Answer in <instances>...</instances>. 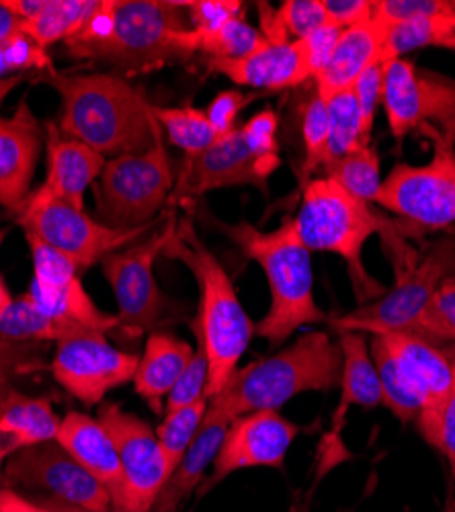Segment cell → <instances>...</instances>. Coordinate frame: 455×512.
Instances as JSON below:
<instances>
[{"label":"cell","mask_w":455,"mask_h":512,"mask_svg":"<svg viewBox=\"0 0 455 512\" xmlns=\"http://www.w3.org/2000/svg\"><path fill=\"white\" fill-rule=\"evenodd\" d=\"M339 35H341V29H337L335 25L328 23V25L316 29L314 33H310L308 37L298 39L314 76L324 68L330 54H333L337 41H339Z\"/></svg>","instance_id":"f907efd6"},{"label":"cell","mask_w":455,"mask_h":512,"mask_svg":"<svg viewBox=\"0 0 455 512\" xmlns=\"http://www.w3.org/2000/svg\"><path fill=\"white\" fill-rule=\"evenodd\" d=\"M388 25L380 19L349 27L341 31L337 46L324 68L314 76L312 84L320 97L353 89L357 78L384 58Z\"/></svg>","instance_id":"7402d4cb"},{"label":"cell","mask_w":455,"mask_h":512,"mask_svg":"<svg viewBox=\"0 0 455 512\" xmlns=\"http://www.w3.org/2000/svg\"><path fill=\"white\" fill-rule=\"evenodd\" d=\"M208 408H210V402L201 400L173 412H164V418L156 429V437L162 451L167 453L169 461L175 467L183 459L191 443L195 441L203 424V418L208 414Z\"/></svg>","instance_id":"f35d334b"},{"label":"cell","mask_w":455,"mask_h":512,"mask_svg":"<svg viewBox=\"0 0 455 512\" xmlns=\"http://www.w3.org/2000/svg\"><path fill=\"white\" fill-rule=\"evenodd\" d=\"M210 220L244 256L265 271L271 306L255 326V334L265 338L271 349L283 345L304 326L328 322L314 297L312 252L302 242L294 218H287L271 232H263L248 222L226 224L218 218Z\"/></svg>","instance_id":"3957f363"},{"label":"cell","mask_w":455,"mask_h":512,"mask_svg":"<svg viewBox=\"0 0 455 512\" xmlns=\"http://www.w3.org/2000/svg\"><path fill=\"white\" fill-rule=\"evenodd\" d=\"M277 13L287 37L292 41L304 39L316 29L328 25L324 0H285Z\"/></svg>","instance_id":"ee69618b"},{"label":"cell","mask_w":455,"mask_h":512,"mask_svg":"<svg viewBox=\"0 0 455 512\" xmlns=\"http://www.w3.org/2000/svg\"><path fill=\"white\" fill-rule=\"evenodd\" d=\"M3 482L5 488L48 498V506L58 510L113 512L109 490L58 441L25 447L9 455L3 465Z\"/></svg>","instance_id":"7c38bea8"},{"label":"cell","mask_w":455,"mask_h":512,"mask_svg":"<svg viewBox=\"0 0 455 512\" xmlns=\"http://www.w3.org/2000/svg\"><path fill=\"white\" fill-rule=\"evenodd\" d=\"M64 46L72 58L107 64L128 80L199 54L187 3L169 0H99Z\"/></svg>","instance_id":"6da1fadb"},{"label":"cell","mask_w":455,"mask_h":512,"mask_svg":"<svg viewBox=\"0 0 455 512\" xmlns=\"http://www.w3.org/2000/svg\"><path fill=\"white\" fill-rule=\"evenodd\" d=\"M154 117L167 140L187 158L205 152L218 140L205 109L154 105Z\"/></svg>","instance_id":"4dcf8cb0"},{"label":"cell","mask_w":455,"mask_h":512,"mask_svg":"<svg viewBox=\"0 0 455 512\" xmlns=\"http://www.w3.org/2000/svg\"><path fill=\"white\" fill-rule=\"evenodd\" d=\"M339 512H347V510H339Z\"/></svg>","instance_id":"6125c7cd"},{"label":"cell","mask_w":455,"mask_h":512,"mask_svg":"<svg viewBox=\"0 0 455 512\" xmlns=\"http://www.w3.org/2000/svg\"><path fill=\"white\" fill-rule=\"evenodd\" d=\"M382 107L392 136L402 142L423 127L455 136V80L433 70H419L412 60L386 64Z\"/></svg>","instance_id":"5bb4252c"},{"label":"cell","mask_w":455,"mask_h":512,"mask_svg":"<svg viewBox=\"0 0 455 512\" xmlns=\"http://www.w3.org/2000/svg\"><path fill=\"white\" fill-rule=\"evenodd\" d=\"M175 179L162 140L146 154L109 158L95 187L97 220L113 230H138L154 224L169 203Z\"/></svg>","instance_id":"52a82bcc"},{"label":"cell","mask_w":455,"mask_h":512,"mask_svg":"<svg viewBox=\"0 0 455 512\" xmlns=\"http://www.w3.org/2000/svg\"><path fill=\"white\" fill-rule=\"evenodd\" d=\"M21 29V21L15 19L5 7H0V39H5Z\"/></svg>","instance_id":"db71d44e"},{"label":"cell","mask_w":455,"mask_h":512,"mask_svg":"<svg viewBox=\"0 0 455 512\" xmlns=\"http://www.w3.org/2000/svg\"><path fill=\"white\" fill-rule=\"evenodd\" d=\"M310 502H312V498L308 496V498H306V502H304V506H302L298 512H308V506H310Z\"/></svg>","instance_id":"91938a15"},{"label":"cell","mask_w":455,"mask_h":512,"mask_svg":"<svg viewBox=\"0 0 455 512\" xmlns=\"http://www.w3.org/2000/svg\"><path fill=\"white\" fill-rule=\"evenodd\" d=\"M404 332L417 334L443 349L455 347V275L437 287L419 320Z\"/></svg>","instance_id":"74e56055"},{"label":"cell","mask_w":455,"mask_h":512,"mask_svg":"<svg viewBox=\"0 0 455 512\" xmlns=\"http://www.w3.org/2000/svg\"><path fill=\"white\" fill-rule=\"evenodd\" d=\"M80 324L54 318L41 312L27 293L13 300L7 314L0 318V340L7 343H64V340L93 334Z\"/></svg>","instance_id":"f1b7e54d"},{"label":"cell","mask_w":455,"mask_h":512,"mask_svg":"<svg viewBox=\"0 0 455 512\" xmlns=\"http://www.w3.org/2000/svg\"><path fill=\"white\" fill-rule=\"evenodd\" d=\"M453 13V0H374V17L388 27L417 17Z\"/></svg>","instance_id":"f6af8a7d"},{"label":"cell","mask_w":455,"mask_h":512,"mask_svg":"<svg viewBox=\"0 0 455 512\" xmlns=\"http://www.w3.org/2000/svg\"><path fill=\"white\" fill-rule=\"evenodd\" d=\"M339 334V347L343 351L341 375V404L335 412L339 424L351 406L376 408L382 406V386L374 359H371L367 336L351 330H335Z\"/></svg>","instance_id":"83f0119b"},{"label":"cell","mask_w":455,"mask_h":512,"mask_svg":"<svg viewBox=\"0 0 455 512\" xmlns=\"http://www.w3.org/2000/svg\"><path fill=\"white\" fill-rule=\"evenodd\" d=\"M0 367H3V365H0ZM15 392H17V390L13 388V383L9 381L7 373H5L3 369H0V418H3V414H5V410H7V406H9V402H11V398H13ZM5 461H7V455L0 453V469H3Z\"/></svg>","instance_id":"f5cc1de1"},{"label":"cell","mask_w":455,"mask_h":512,"mask_svg":"<svg viewBox=\"0 0 455 512\" xmlns=\"http://www.w3.org/2000/svg\"><path fill=\"white\" fill-rule=\"evenodd\" d=\"M140 357L109 345L107 334L93 332L56 345L52 375L85 406L103 404L105 396L134 381Z\"/></svg>","instance_id":"9a60e30c"},{"label":"cell","mask_w":455,"mask_h":512,"mask_svg":"<svg viewBox=\"0 0 455 512\" xmlns=\"http://www.w3.org/2000/svg\"><path fill=\"white\" fill-rule=\"evenodd\" d=\"M322 177L337 181L345 191L355 195L357 199L374 205L380 189H382V164L376 146H367L357 152L343 156L341 160L330 162Z\"/></svg>","instance_id":"1f68e13d"},{"label":"cell","mask_w":455,"mask_h":512,"mask_svg":"<svg viewBox=\"0 0 455 512\" xmlns=\"http://www.w3.org/2000/svg\"><path fill=\"white\" fill-rule=\"evenodd\" d=\"M205 392H208V359H205L201 347H197L187 369L175 383V388L171 390L167 400H164V412H173L195 402L208 400Z\"/></svg>","instance_id":"7bdbcfd3"},{"label":"cell","mask_w":455,"mask_h":512,"mask_svg":"<svg viewBox=\"0 0 455 512\" xmlns=\"http://www.w3.org/2000/svg\"><path fill=\"white\" fill-rule=\"evenodd\" d=\"M193 355L195 349L187 340L167 330H154L148 334L132 383L138 396L146 400L154 412H164V400L175 388Z\"/></svg>","instance_id":"d4e9b609"},{"label":"cell","mask_w":455,"mask_h":512,"mask_svg":"<svg viewBox=\"0 0 455 512\" xmlns=\"http://www.w3.org/2000/svg\"><path fill=\"white\" fill-rule=\"evenodd\" d=\"M238 132L255 156L271 162H281L279 158V115L273 109H263L238 125Z\"/></svg>","instance_id":"b9f144b4"},{"label":"cell","mask_w":455,"mask_h":512,"mask_svg":"<svg viewBox=\"0 0 455 512\" xmlns=\"http://www.w3.org/2000/svg\"><path fill=\"white\" fill-rule=\"evenodd\" d=\"M7 234H9V228H0V248H3Z\"/></svg>","instance_id":"680465c9"},{"label":"cell","mask_w":455,"mask_h":512,"mask_svg":"<svg viewBox=\"0 0 455 512\" xmlns=\"http://www.w3.org/2000/svg\"><path fill=\"white\" fill-rule=\"evenodd\" d=\"M62 418L50 400L13 394L3 418H0V453L7 457L33 445L56 441Z\"/></svg>","instance_id":"4316f807"},{"label":"cell","mask_w":455,"mask_h":512,"mask_svg":"<svg viewBox=\"0 0 455 512\" xmlns=\"http://www.w3.org/2000/svg\"><path fill=\"white\" fill-rule=\"evenodd\" d=\"M210 72L222 74L236 87L253 89V93H277L285 89H298L314 72L304 56L300 41L267 44L263 50L242 60H212L205 58Z\"/></svg>","instance_id":"ffe728a7"},{"label":"cell","mask_w":455,"mask_h":512,"mask_svg":"<svg viewBox=\"0 0 455 512\" xmlns=\"http://www.w3.org/2000/svg\"><path fill=\"white\" fill-rule=\"evenodd\" d=\"M455 35V13L453 15H431L417 17L388 29L386 46H384V62L400 60L408 52L419 48H441L449 37Z\"/></svg>","instance_id":"836d02e7"},{"label":"cell","mask_w":455,"mask_h":512,"mask_svg":"<svg viewBox=\"0 0 455 512\" xmlns=\"http://www.w3.org/2000/svg\"><path fill=\"white\" fill-rule=\"evenodd\" d=\"M44 82L58 93V127L101 156L146 154L162 140L154 105L128 78L113 72L62 74L50 70Z\"/></svg>","instance_id":"7a4b0ae2"},{"label":"cell","mask_w":455,"mask_h":512,"mask_svg":"<svg viewBox=\"0 0 455 512\" xmlns=\"http://www.w3.org/2000/svg\"><path fill=\"white\" fill-rule=\"evenodd\" d=\"M441 48H443V50H451V52H455V35H453V37H449Z\"/></svg>","instance_id":"6f0895ef"},{"label":"cell","mask_w":455,"mask_h":512,"mask_svg":"<svg viewBox=\"0 0 455 512\" xmlns=\"http://www.w3.org/2000/svg\"><path fill=\"white\" fill-rule=\"evenodd\" d=\"M97 5L99 0H48V7L37 17L21 23V31L39 48L48 50L58 41L70 39L87 23Z\"/></svg>","instance_id":"f546056e"},{"label":"cell","mask_w":455,"mask_h":512,"mask_svg":"<svg viewBox=\"0 0 455 512\" xmlns=\"http://www.w3.org/2000/svg\"><path fill=\"white\" fill-rule=\"evenodd\" d=\"M261 93H244L240 89H230V91H222L218 93L208 107H205V115H208L214 132L218 138L230 134L236 130V121L242 109L248 107V103L255 101Z\"/></svg>","instance_id":"bcb514c9"},{"label":"cell","mask_w":455,"mask_h":512,"mask_svg":"<svg viewBox=\"0 0 455 512\" xmlns=\"http://www.w3.org/2000/svg\"><path fill=\"white\" fill-rule=\"evenodd\" d=\"M453 9H455V0H453Z\"/></svg>","instance_id":"94428289"},{"label":"cell","mask_w":455,"mask_h":512,"mask_svg":"<svg viewBox=\"0 0 455 512\" xmlns=\"http://www.w3.org/2000/svg\"><path fill=\"white\" fill-rule=\"evenodd\" d=\"M48 146V175L44 187L54 197L85 209L89 187L101 177L107 158L60 132L56 121L44 123Z\"/></svg>","instance_id":"44dd1931"},{"label":"cell","mask_w":455,"mask_h":512,"mask_svg":"<svg viewBox=\"0 0 455 512\" xmlns=\"http://www.w3.org/2000/svg\"><path fill=\"white\" fill-rule=\"evenodd\" d=\"M23 76H13V78H5V80H0V103L5 101V97L13 91V87H17L19 84V80H21Z\"/></svg>","instance_id":"9f6ffc18"},{"label":"cell","mask_w":455,"mask_h":512,"mask_svg":"<svg viewBox=\"0 0 455 512\" xmlns=\"http://www.w3.org/2000/svg\"><path fill=\"white\" fill-rule=\"evenodd\" d=\"M330 142L328 111L322 97L316 93L312 84V93L302 107V144H304V162L300 168V185L304 187L314 179L318 170L324 168Z\"/></svg>","instance_id":"8d00e7d4"},{"label":"cell","mask_w":455,"mask_h":512,"mask_svg":"<svg viewBox=\"0 0 455 512\" xmlns=\"http://www.w3.org/2000/svg\"><path fill=\"white\" fill-rule=\"evenodd\" d=\"M371 359L376 363L380 386H382V406H386L402 424L417 422L421 416V402L417 394L408 386L398 363L390 355L388 347L380 336H371L369 343Z\"/></svg>","instance_id":"d6a6232c"},{"label":"cell","mask_w":455,"mask_h":512,"mask_svg":"<svg viewBox=\"0 0 455 512\" xmlns=\"http://www.w3.org/2000/svg\"><path fill=\"white\" fill-rule=\"evenodd\" d=\"M31 70H54L48 50L39 48L21 29L5 39H0V80L23 76Z\"/></svg>","instance_id":"ab89813d"},{"label":"cell","mask_w":455,"mask_h":512,"mask_svg":"<svg viewBox=\"0 0 455 512\" xmlns=\"http://www.w3.org/2000/svg\"><path fill=\"white\" fill-rule=\"evenodd\" d=\"M191 27L197 33H212L228 21L244 15V5L238 0H191L187 3Z\"/></svg>","instance_id":"7dc6e473"},{"label":"cell","mask_w":455,"mask_h":512,"mask_svg":"<svg viewBox=\"0 0 455 512\" xmlns=\"http://www.w3.org/2000/svg\"><path fill=\"white\" fill-rule=\"evenodd\" d=\"M0 512H66L41 504L13 488H0Z\"/></svg>","instance_id":"816d5d0a"},{"label":"cell","mask_w":455,"mask_h":512,"mask_svg":"<svg viewBox=\"0 0 455 512\" xmlns=\"http://www.w3.org/2000/svg\"><path fill=\"white\" fill-rule=\"evenodd\" d=\"M175 228L177 218L164 213L144 238L107 254L101 261V271L117 302L119 328L132 336L154 332L167 320L171 302L154 279V263L167 248Z\"/></svg>","instance_id":"30bf717a"},{"label":"cell","mask_w":455,"mask_h":512,"mask_svg":"<svg viewBox=\"0 0 455 512\" xmlns=\"http://www.w3.org/2000/svg\"><path fill=\"white\" fill-rule=\"evenodd\" d=\"M11 304H13V295H11V291H9V287H7L5 279H3V275H0V318H3V316L7 314V310L11 308Z\"/></svg>","instance_id":"11a10c76"},{"label":"cell","mask_w":455,"mask_h":512,"mask_svg":"<svg viewBox=\"0 0 455 512\" xmlns=\"http://www.w3.org/2000/svg\"><path fill=\"white\" fill-rule=\"evenodd\" d=\"M328 111V125H330V142H328V156L324 168L341 160L343 156L367 148L361 138V117L353 89L322 97ZM322 168V170H324Z\"/></svg>","instance_id":"e575fe53"},{"label":"cell","mask_w":455,"mask_h":512,"mask_svg":"<svg viewBox=\"0 0 455 512\" xmlns=\"http://www.w3.org/2000/svg\"><path fill=\"white\" fill-rule=\"evenodd\" d=\"M343 351L324 330H308L292 345L238 369L210 400L230 422L257 410H279L306 392L341 386Z\"/></svg>","instance_id":"5b68a950"},{"label":"cell","mask_w":455,"mask_h":512,"mask_svg":"<svg viewBox=\"0 0 455 512\" xmlns=\"http://www.w3.org/2000/svg\"><path fill=\"white\" fill-rule=\"evenodd\" d=\"M27 295L41 312L54 318L68 320L103 334L119 328L117 316L103 312L93 302V297L80 281V275L64 277L58 281L31 279Z\"/></svg>","instance_id":"484cf974"},{"label":"cell","mask_w":455,"mask_h":512,"mask_svg":"<svg viewBox=\"0 0 455 512\" xmlns=\"http://www.w3.org/2000/svg\"><path fill=\"white\" fill-rule=\"evenodd\" d=\"M384 60L371 64L353 84V93L359 107L361 117V138L365 146H371V134H374L376 113L382 107V95H384V74H386Z\"/></svg>","instance_id":"60d3db41"},{"label":"cell","mask_w":455,"mask_h":512,"mask_svg":"<svg viewBox=\"0 0 455 512\" xmlns=\"http://www.w3.org/2000/svg\"><path fill=\"white\" fill-rule=\"evenodd\" d=\"M197 33V31H195ZM269 41L263 33L246 21L236 17L212 33H197V50L212 60H242L263 50Z\"/></svg>","instance_id":"d590c367"},{"label":"cell","mask_w":455,"mask_h":512,"mask_svg":"<svg viewBox=\"0 0 455 512\" xmlns=\"http://www.w3.org/2000/svg\"><path fill=\"white\" fill-rule=\"evenodd\" d=\"M15 216L23 232H31L68 254L80 271L97 263L101 265L107 254L144 238L160 222L158 218L154 224L138 230H113L91 218L85 209L54 197L44 187L33 191Z\"/></svg>","instance_id":"8fae6325"},{"label":"cell","mask_w":455,"mask_h":512,"mask_svg":"<svg viewBox=\"0 0 455 512\" xmlns=\"http://www.w3.org/2000/svg\"><path fill=\"white\" fill-rule=\"evenodd\" d=\"M437 451L443 453V457L449 463L451 476L455 478V355L451 357V388L447 392L439 416Z\"/></svg>","instance_id":"681fc988"},{"label":"cell","mask_w":455,"mask_h":512,"mask_svg":"<svg viewBox=\"0 0 455 512\" xmlns=\"http://www.w3.org/2000/svg\"><path fill=\"white\" fill-rule=\"evenodd\" d=\"M302 429L277 410H257L230 422L212 474L199 486V496L208 494L228 476L253 467H283L289 447Z\"/></svg>","instance_id":"e0dca14e"},{"label":"cell","mask_w":455,"mask_h":512,"mask_svg":"<svg viewBox=\"0 0 455 512\" xmlns=\"http://www.w3.org/2000/svg\"><path fill=\"white\" fill-rule=\"evenodd\" d=\"M433 144L427 164H396L382 181L376 205L421 230H443L455 224V136L435 127L419 130Z\"/></svg>","instance_id":"9c48e42d"},{"label":"cell","mask_w":455,"mask_h":512,"mask_svg":"<svg viewBox=\"0 0 455 512\" xmlns=\"http://www.w3.org/2000/svg\"><path fill=\"white\" fill-rule=\"evenodd\" d=\"M294 220L310 252L337 254L347 263L359 306L380 300L388 291L363 265L367 240L390 226L374 205L357 199L333 179L314 177L302 187V201Z\"/></svg>","instance_id":"8992f818"},{"label":"cell","mask_w":455,"mask_h":512,"mask_svg":"<svg viewBox=\"0 0 455 512\" xmlns=\"http://www.w3.org/2000/svg\"><path fill=\"white\" fill-rule=\"evenodd\" d=\"M46 134L27 101L15 115L0 113V207L17 213L29 199Z\"/></svg>","instance_id":"d6986e66"},{"label":"cell","mask_w":455,"mask_h":512,"mask_svg":"<svg viewBox=\"0 0 455 512\" xmlns=\"http://www.w3.org/2000/svg\"><path fill=\"white\" fill-rule=\"evenodd\" d=\"M228 426L230 420L210 406L195 441L173 469L167 484L162 486L150 512H181L183 504L203 484L205 472L214 465Z\"/></svg>","instance_id":"603a6c76"},{"label":"cell","mask_w":455,"mask_h":512,"mask_svg":"<svg viewBox=\"0 0 455 512\" xmlns=\"http://www.w3.org/2000/svg\"><path fill=\"white\" fill-rule=\"evenodd\" d=\"M384 340L390 355L398 363L408 386L421 402V416L417 420L423 439L437 449L439 416L447 392L451 388V353L412 332H384L374 334Z\"/></svg>","instance_id":"ac0fdd59"},{"label":"cell","mask_w":455,"mask_h":512,"mask_svg":"<svg viewBox=\"0 0 455 512\" xmlns=\"http://www.w3.org/2000/svg\"><path fill=\"white\" fill-rule=\"evenodd\" d=\"M56 441L109 490L115 504L121 494V465L105 424L85 412L72 410L62 418Z\"/></svg>","instance_id":"cb8c5ba5"},{"label":"cell","mask_w":455,"mask_h":512,"mask_svg":"<svg viewBox=\"0 0 455 512\" xmlns=\"http://www.w3.org/2000/svg\"><path fill=\"white\" fill-rule=\"evenodd\" d=\"M328 23L345 31L374 19V0H324Z\"/></svg>","instance_id":"c3c4849f"},{"label":"cell","mask_w":455,"mask_h":512,"mask_svg":"<svg viewBox=\"0 0 455 512\" xmlns=\"http://www.w3.org/2000/svg\"><path fill=\"white\" fill-rule=\"evenodd\" d=\"M97 418L113 437L121 465V494L113 512H150L175 469L156 431L138 414L113 402L101 404Z\"/></svg>","instance_id":"4fadbf2b"},{"label":"cell","mask_w":455,"mask_h":512,"mask_svg":"<svg viewBox=\"0 0 455 512\" xmlns=\"http://www.w3.org/2000/svg\"><path fill=\"white\" fill-rule=\"evenodd\" d=\"M162 254L181 261L199 285V310L193 328L197 347L208 359L205 398L210 402L238 371V363L255 336V324L242 308L230 275L199 240L189 220H177L175 234Z\"/></svg>","instance_id":"277c9868"},{"label":"cell","mask_w":455,"mask_h":512,"mask_svg":"<svg viewBox=\"0 0 455 512\" xmlns=\"http://www.w3.org/2000/svg\"><path fill=\"white\" fill-rule=\"evenodd\" d=\"M396 283L376 302L359 306L357 310L328 318L335 330H351L361 334H384L410 330L419 320L437 287L455 275V242L437 244L427 256L394 252Z\"/></svg>","instance_id":"ba28073f"},{"label":"cell","mask_w":455,"mask_h":512,"mask_svg":"<svg viewBox=\"0 0 455 512\" xmlns=\"http://www.w3.org/2000/svg\"><path fill=\"white\" fill-rule=\"evenodd\" d=\"M279 164L281 162L263 160L248 150L236 127L234 132L218 138L205 152L189 158L185 156L167 205L193 203L210 191L244 185L267 193L269 179Z\"/></svg>","instance_id":"2e32d148"}]
</instances>
